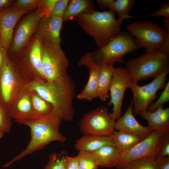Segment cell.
Masks as SVG:
<instances>
[{
    "instance_id": "obj_1",
    "label": "cell",
    "mask_w": 169,
    "mask_h": 169,
    "mask_svg": "<svg viewBox=\"0 0 169 169\" xmlns=\"http://www.w3.org/2000/svg\"><path fill=\"white\" fill-rule=\"evenodd\" d=\"M25 86L50 103L53 110L63 120H73L74 115L73 102L75 95V84L68 72L50 81L35 79Z\"/></svg>"
},
{
    "instance_id": "obj_2",
    "label": "cell",
    "mask_w": 169,
    "mask_h": 169,
    "mask_svg": "<svg viewBox=\"0 0 169 169\" xmlns=\"http://www.w3.org/2000/svg\"><path fill=\"white\" fill-rule=\"evenodd\" d=\"M62 120L53 110L47 115L35 116L23 122L22 124L30 129V140L26 148L5 163L3 167L10 166L25 157L42 149L52 142L65 141V137L59 130Z\"/></svg>"
},
{
    "instance_id": "obj_3",
    "label": "cell",
    "mask_w": 169,
    "mask_h": 169,
    "mask_svg": "<svg viewBox=\"0 0 169 169\" xmlns=\"http://www.w3.org/2000/svg\"><path fill=\"white\" fill-rule=\"evenodd\" d=\"M132 36L125 31H121L103 47L82 56L78 66L91 65L100 68L113 65L115 62L124 64L125 56L141 48L139 40Z\"/></svg>"
},
{
    "instance_id": "obj_4",
    "label": "cell",
    "mask_w": 169,
    "mask_h": 169,
    "mask_svg": "<svg viewBox=\"0 0 169 169\" xmlns=\"http://www.w3.org/2000/svg\"><path fill=\"white\" fill-rule=\"evenodd\" d=\"M111 9L99 12L95 10L83 13L74 18L82 30L92 37L99 48L109 42L120 31L124 20L115 18Z\"/></svg>"
},
{
    "instance_id": "obj_5",
    "label": "cell",
    "mask_w": 169,
    "mask_h": 169,
    "mask_svg": "<svg viewBox=\"0 0 169 169\" xmlns=\"http://www.w3.org/2000/svg\"><path fill=\"white\" fill-rule=\"evenodd\" d=\"M125 67L136 83L149 78L154 79L169 70V36L160 49L129 60Z\"/></svg>"
},
{
    "instance_id": "obj_6",
    "label": "cell",
    "mask_w": 169,
    "mask_h": 169,
    "mask_svg": "<svg viewBox=\"0 0 169 169\" xmlns=\"http://www.w3.org/2000/svg\"><path fill=\"white\" fill-rule=\"evenodd\" d=\"M33 80L17 59L8 57L0 76V98L6 108L25 86Z\"/></svg>"
},
{
    "instance_id": "obj_7",
    "label": "cell",
    "mask_w": 169,
    "mask_h": 169,
    "mask_svg": "<svg viewBox=\"0 0 169 169\" xmlns=\"http://www.w3.org/2000/svg\"><path fill=\"white\" fill-rule=\"evenodd\" d=\"M42 71L46 81L55 79L67 73L69 63L60 44L41 40Z\"/></svg>"
},
{
    "instance_id": "obj_8",
    "label": "cell",
    "mask_w": 169,
    "mask_h": 169,
    "mask_svg": "<svg viewBox=\"0 0 169 169\" xmlns=\"http://www.w3.org/2000/svg\"><path fill=\"white\" fill-rule=\"evenodd\" d=\"M126 29L139 40L141 47L145 49L146 52L160 49L169 35V33L161 25L149 21H135L128 24Z\"/></svg>"
},
{
    "instance_id": "obj_9",
    "label": "cell",
    "mask_w": 169,
    "mask_h": 169,
    "mask_svg": "<svg viewBox=\"0 0 169 169\" xmlns=\"http://www.w3.org/2000/svg\"><path fill=\"white\" fill-rule=\"evenodd\" d=\"M115 122L108 113L107 107L100 106L85 114L79 125L83 135L111 136L115 131Z\"/></svg>"
},
{
    "instance_id": "obj_10",
    "label": "cell",
    "mask_w": 169,
    "mask_h": 169,
    "mask_svg": "<svg viewBox=\"0 0 169 169\" xmlns=\"http://www.w3.org/2000/svg\"><path fill=\"white\" fill-rule=\"evenodd\" d=\"M162 132L153 130L146 138L137 143L130 149L120 154L115 166L122 169L128 162L144 158H156L158 155L159 144Z\"/></svg>"
},
{
    "instance_id": "obj_11",
    "label": "cell",
    "mask_w": 169,
    "mask_h": 169,
    "mask_svg": "<svg viewBox=\"0 0 169 169\" xmlns=\"http://www.w3.org/2000/svg\"><path fill=\"white\" fill-rule=\"evenodd\" d=\"M169 70L164 72L150 83L143 86H139L133 81L130 89L131 90L133 97V113L137 115L139 113L147 110L151 103L156 97V93L160 89L165 87L166 76Z\"/></svg>"
},
{
    "instance_id": "obj_12",
    "label": "cell",
    "mask_w": 169,
    "mask_h": 169,
    "mask_svg": "<svg viewBox=\"0 0 169 169\" xmlns=\"http://www.w3.org/2000/svg\"><path fill=\"white\" fill-rule=\"evenodd\" d=\"M42 18V15L36 9L22 19L13 33L8 52L10 58H16L24 49L35 34L38 23Z\"/></svg>"
},
{
    "instance_id": "obj_13",
    "label": "cell",
    "mask_w": 169,
    "mask_h": 169,
    "mask_svg": "<svg viewBox=\"0 0 169 169\" xmlns=\"http://www.w3.org/2000/svg\"><path fill=\"white\" fill-rule=\"evenodd\" d=\"M125 67L115 68L109 91L110 100L109 105H113L110 115L115 120L121 117V110L125 93L133 82Z\"/></svg>"
},
{
    "instance_id": "obj_14",
    "label": "cell",
    "mask_w": 169,
    "mask_h": 169,
    "mask_svg": "<svg viewBox=\"0 0 169 169\" xmlns=\"http://www.w3.org/2000/svg\"><path fill=\"white\" fill-rule=\"evenodd\" d=\"M40 39L34 34L17 59L34 79H45L42 71Z\"/></svg>"
},
{
    "instance_id": "obj_15",
    "label": "cell",
    "mask_w": 169,
    "mask_h": 169,
    "mask_svg": "<svg viewBox=\"0 0 169 169\" xmlns=\"http://www.w3.org/2000/svg\"><path fill=\"white\" fill-rule=\"evenodd\" d=\"M33 10L31 9H17L10 6L0 10V44L8 54L17 23L24 14Z\"/></svg>"
},
{
    "instance_id": "obj_16",
    "label": "cell",
    "mask_w": 169,
    "mask_h": 169,
    "mask_svg": "<svg viewBox=\"0 0 169 169\" xmlns=\"http://www.w3.org/2000/svg\"><path fill=\"white\" fill-rule=\"evenodd\" d=\"M7 109L12 118L19 124L35 116L28 89L25 87Z\"/></svg>"
},
{
    "instance_id": "obj_17",
    "label": "cell",
    "mask_w": 169,
    "mask_h": 169,
    "mask_svg": "<svg viewBox=\"0 0 169 169\" xmlns=\"http://www.w3.org/2000/svg\"><path fill=\"white\" fill-rule=\"evenodd\" d=\"M133 106L132 100L124 115L116 121L114 129L133 134L144 139L148 137L152 131L147 126H143L137 121L133 115Z\"/></svg>"
},
{
    "instance_id": "obj_18",
    "label": "cell",
    "mask_w": 169,
    "mask_h": 169,
    "mask_svg": "<svg viewBox=\"0 0 169 169\" xmlns=\"http://www.w3.org/2000/svg\"><path fill=\"white\" fill-rule=\"evenodd\" d=\"M63 23L62 17L42 18L38 23L35 34L41 40L60 44L62 42L60 33Z\"/></svg>"
},
{
    "instance_id": "obj_19",
    "label": "cell",
    "mask_w": 169,
    "mask_h": 169,
    "mask_svg": "<svg viewBox=\"0 0 169 169\" xmlns=\"http://www.w3.org/2000/svg\"><path fill=\"white\" fill-rule=\"evenodd\" d=\"M137 115L147 121V127L151 130L160 131L163 133H169V108H164L163 105H161L153 112L146 110Z\"/></svg>"
},
{
    "instance_id": "obj_20",
    "label": "cell",
    "mask_w": 169,
    "mask_h": 169,
    "mask_svg": "<svg viewBox=\"0 0 169 169\" xmlns=\"http://www.w3.org/2000/svg\"><path fill=\"white\" fill-rule=\"evenodd\" d=\"M107 145L115 146L111 136L85 135L76 141L75 148L79 151L90 152Z\"/></svg>"
},
{
    "instance_id": "obj_21",
    "label": "cell",
    "mask_w": 169,
    "mask_h": 169,
    "mask_svg": "<svg viewBox=\"0 0 169 169\" xmlns=\"http://www.w3.org/2000/svg\"><path fill=\"white\" fill-rule=\"evenodd\" d=\"M99 166L105 168L115 167L120 153L115 146L107 145L90 152Z\"/></svg>"
},
{
    "instance_id": "obj_22",
    "label": "cell",
    "mask_w": 169,
    "mask_h": 169,
    "mask_svg": "<svg viewBox=\"0 0 169 169\" xmlns=\"http://www.w3.org/2000/svg\"><path fill=\"white\" fill-rule=\"evenodd\" d=\"M86 67L89 70L88 80L83 90L76 97L79 100L90 101L97 97L98 81L100 68L90 65Z\"/></svg>"
},
{
    "instance_id": "obj_23",
    "label": "cell",
    "mask_w": 169,
    "mask_h": 169,
    "mask_svg": "<svg viewBox=\"0 0 169 169\" xmlns=\"http://www.w3.org/2000/svg\"><path fill=\"white\" fill-rule=\"evenodd\" d=\"M95 10V5L92 0H70L62 17L63 23L74 19L80 14L91 13Z\"/></svg>"
},
{
    "instance_id": "obj_24",
    "label": "cell",
    "mask_w": 169,
    "mask_h": 169,
    "mask_svg": "<svg viewBox=\"0 0 169 169\" xmlns=\"http://www.w3.org/2000/svg\"><path fill=\"white\" fill-rule=\"evenodd\" d=\"M115 67L113 65L103 66L100 68L97 91V97L104 101L110 97L109 94Z\"/></svg>"
},
{
    "instance_id": "obj_25",
    "label": "cell",
    "mask_w": 169,
    "mask_h": 169,
    "mask_svg": "<svg viewBox=\"0 0 169 169\" xmlns=\"http://www.w3.org/2000/svg\"><path fill=\"white\" fill-rule=\"evenodd\" d=\"M111 136L115 146L120 154L143 140L136 136L122 131H115Z\"/></svg>"
},
{
    "instance_id": "obj_26",
    "label": "cell",
    "mask_w": 169,
    "mask_h": 169,
    "mask_svg": "<svg viewBox=\"0 0 169 169\" xmlns=\"http://www.w3.org/2000/svg\"><path fill=\"white\" fill-rule=\"evenodd\" d=\"M28 89L32 101L33 113L35 116L44 115L53 111V107L50 103L35 91Z\"/></svg>"
},
{
    "instance_id": "obj_27",
    "label": "cell",
    "mask_w": 169,
    "mask_h": 169,
    "mask_svg": "<svg viewBox=\"0 0 169 169\" xmlns=\"http://www.w3.org/2000/svg\"><path fill=\"white\" fill-rule=\"evenodd\" d=\"M135 0H113L109 8L116 13L119 19L124 20L137 17L129 14V12L135 4Z\"/></svg>"
},
{
    "instance_id": "obj_28",
    "label": "cell",
    "mask_w": 169,
    "mask_h": 169,
    "mask_svg": "<svg viewBox=\"0 0 169 169\" xmlns=\"http://www.w3.org/2000/svg\"><path fill=\"white\" fill-rule=\"evenodd\" d=\"M156 158H144L132 161L126 164L122 169H160Z\"/></svg>"
},
{
    "instance_id": "obj_29",
    "label": "cell",
    "mask_w": 169,
    "mask_h": 169,
    "mask_svg": "<svg viewBox=\"0 0 169 169\" xmlns=\"http://www.w3.org/2000/svg\"><path fill=\"white\" fill-rule=\"evenodd\" d=\"M77 156L79 169H98L99 166L90 152L79 151Z\"/></svg>"
},
{
    "instance_id": "obj_30",
    "label": "cell",
    "mask_w": 169,
    "mask_h": 169,
    "mask_svg": "<svg viewBox=\"0 0 169 169\" xmlns=\"http://www.w3.org/2000/svg\"><path fill=\"white\" fill-rule=\"evenodd\" d=\"M67 156L62 153H51L44 169H65Z\"/></svg>"
},
{
    "instance_id": "obj_31",
    "label": "cell",
    "mask_w": 169,
    "mask_h": 169,
    "mask_svg": "<svg viewBox=\"0 0 169 169\" xmlns=\"http://www.w3.org/2000/svg\"><path fill=\"white\" fill-rule=\"evenodd\" d=\"M12 119L0 98V129L4 133L10 132L12 126Z\"/></svg>"
},
{
    "instance_id": "obj_32",
    "label": "cell",
    "mask_w": 169,
    "mask_h": 169,
    "mask_svg": "<svg viewBox=\"0 0 169 169\" xmlns=\"http://www.w3.org/2000/svg\"><path fill=\"white\" fill-rule=\"evenodd\" d=\"M58 0H39L37 10L42 15V18H47Z\"/></svg>"
},
{
    "instance_id": "obj_33",
    "label": "cell",
    "mask_w": 169,
    "mask_h": 169,
    "mask_svg": "<svg viewBox=\"0 0 169 169\" xmlns=\"http://www.w3.org/2000/svg\"><path fill=\"white\" fill-rule=\"evenodd\" d=\"M169 100V82L168 81L158 100L155 102L150 105L148 109V111L151 112L154 111L158 107L163 105L165 103L168 101Z\"/></svg>"
},
{
    "instance_id": "obj_34",
    "label": "cell",
    "mask_w": 169,
    "mask_h": 169,
    "mask_svg": "<svg viewBox=\"0 0 169 169\" xmlns=\"http://www.w3.org/2000/svg\"><path fill=\"white\" fill-rule=\"evenodd\" d=\"M69 1L70 0H58L52 9L49 17L62 18Z\"/></svg>"
},
{
    "instance_id": "obj_35",
    "label": "cell",
    "mask_w": 169,
    "mask_h": 169,
    "mask_svg": "<svg viewBox=\"0 0 169 169\" xmlns=\"http://www.w3.org/2000/svg\"><path fill=\"white\" fill-rule=\"evenodd\" d=\"M159 156H169V134H163L160 138L159 144Z\"/></svg>"
},
{
    "instance_id": "obj_36",
    "label": "cell",
    "mask_w": 169,
    "mask_h": 169,
    "mask_svg": "<svg viewBox=\"0 0 169 169\" xmlns=\"http://www.w3.org/2000/svg\"><path fill=\"white\" fill-rule=\"evenodd\" d=\"M39 0H18L11 6L17 9L37 8Z\"/></svg>"
},
{
    "instance_id": "obj_37",
    "label": "cell",
    "mask_w": 169,
    "mask_h": 169,
    "mask_svg": "<svg viewBox=\"0 0 169 169\" xmlns=\"http://www.w3.org/2000/svg\"><path fill=\"white\" fill-rule=\"evenodd\" d=\"M147 16H164L166 18H169V2L163 3L160 8L153 13L150 14Z\"/></svg>"
},
{
    "instance_id": "obj_38",
    "label": "cell",
    "mask_w": 169,
    "mask_h": 169,
    "mask_svg": "<svg viewBox=\"0 0 169 169\" xmlns=\"http://www.w3.org/2000/svg\"><path fill=\"white\" fill-rule=\"evenodd\" d=\"M156 160L160 169H169V156H158Z\"/></svg>"
},
{
    "instance_id": "obj_39",
    "label": "cell",
    "mask_w": 169,
    "mask_h": 169,
    "mask_svg": "<svg viewBox=\"0 0 169 169\" xmlns=\"http://www.w3.org/2000/svg\"><path fill=\"white\" fill-rule=\"evenodd\" d=\"M65 169H79L77 156H67Z\"/></svg>"
},
{
    "instance_id": "obj_40",
    "label": "cell",
    "mask_w": 169,
    "mask_h": 169,
    "mask_svg": "<svg viewBox=\"0 0 169 169\" xmlns=\"http://www.w3.org/2000/svg\"><path fill=\"white\" fill-rule=\"evenodd\" d=\"M8 57L7 52L0 44V76Z\"/></svg>"
},
{
    "instance_id": "obj_41",
    "label": "cell",
    "mask_w": 169,
    "mask_h": 169,
    "mask_svg": "<svg viewBox=\"0 0 169 169\" xmlns=\"http://www.w3.org/2000/svg\"><path fill=\"white\" fill-rule=\"evenodd\" d=\"M113 0H97L96 2L99 7L102 9L109 8L110 5Z\"/></svg>"
},
{
    "instance_id": "obj_42",
    "label": "cell",
    "mask_w": 169,
    "mask_h": 169,
    "mask_svg": "<svg viewBox=\"0 0 169 169\" xmlns=\"http://www.w3.org/2000/svg\"><path fill=\"white\" fill-rule=\"evenodd\" d=\"M14 2V1L11 0H0V10L11 6Z\"/></svg>"
},
{
    "instance_id": "obj_43",
    "label": "cell",
    "mask_w": 169,
    "mask_h": 169,
    "mask_svg": "<svg viewBox=\"0 0 169 169\" xmlns=\"http://www.w3.org/2000/svg\"><path fill=\"white\" fill-rule=\"evenodd\" d=\"M163 20L165 23L166 30L168 33H169V18H166Z\"/></svg>"
},
{
    "instance_id": "obj_44",
    "label": "cell",
    "mask_w": 169,
    "mask_h": 169,
    "mask_svg": "<svg viewBox=\"0 0 169 169\" xmlns=\"http://www.w3.org/2000/svg\"><path fill=\"white\" fill-rule=\"evenodd\" d=\"M4 133L0 129V139H1L3 136Z\"/></svg>"
},
{
    "instance_id": "obj_45",
    "label": "cell",
    "mask_w": 169,
    "mask_h": 169,
    "mask_svg": "<svg viewBox=\"0 0 169 169\" xmlns=\"http://www.w3.org/2000/svg\"></svg>"
}]
</instances>
